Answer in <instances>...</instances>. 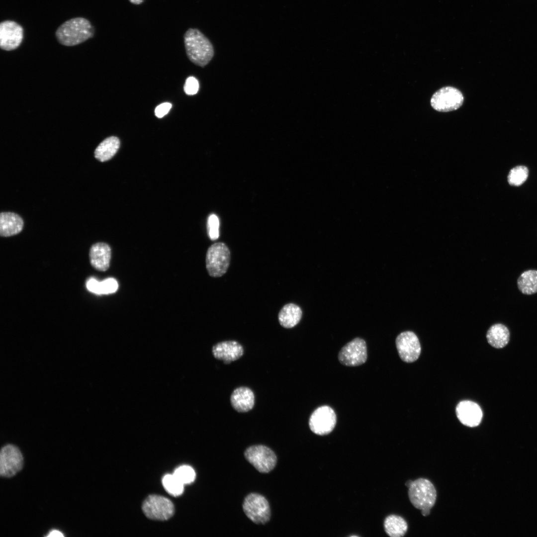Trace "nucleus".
Wrapping results in <instances>:
<instances>
[{
  "label": "nucleus",
  "mask_w": 537,
  "mask_h": 537,
  "mask_svg": "<svg viewBox=\"0 0 537 537\" xmlns=\"http://www.w3.org/2000/svg\"><path fill=\"white\" fill-rule=\"evenodd\" d=\"M120 147L119 139L115 136H110L103 140L96 147L94 157L103 162L111 159L117 153Z\"/></svg>",
  "instance_id": "obj_20"
},
{
  "label": "nucleus",
  "mask_w": 537,
  "mask_h": 537,
  "mask_svg": "<svg viewBox=\"0 0 537 537\" xmlns=\"http://www.w3.org/2000/svg\"><path fill=\"white\" fill-rule=\"evenodd\" d=\"M186 55L193 64L206 65L214 56L213 47L209 39L198 29L189 28L183 36Z\"/></svg>",
  "instance_id": "obj_2"
},
{
  "label": "nucleus",
  "mask_w": 537,
  "mask_h": 537,
  "mask_svg": "<svg viewBox=\"0 0 537 537\" xmlns=\"http://www.w3.org/2000/svg\"><path fill=\"white\" fill-rule=\"evenodd\" d=\"M518 286L523 294L531 295L537 292V270H528L523 272L517 280Z\"/></svg>",
  "instance_id": "obj_23"
},
{
  "label": "nucleus",
  "mask_w": 537,
  "mask_h": 537,
  "mask_svg": "<svg viewBox=\"0 0 537 537\" xmlns=\"http://www.w3.org/2000/svg\"><path fill=\"white\" fill-rule=\"evenodd\" d=\"M486 338L491 346L497 349L502 348L506 346L509 341V331L505 325L496 324L489 329Z\"/></svg>",
  "instance_id": "obj_21"
},
{
  "label": "nucleus",
  "mask_w": 537,
  "mask_h": 537,
  "mask_svg": "<svg viewBox=\"0 0 537 537\" xmlns=\"http://www.w3.org/2000/svg\"><path fill=\"white\" fill-rule=\"evenodd\" d=\"M23 29L16 22L7 20L0 24V47L11 51L18 48L23 38Z\"/></svg>",
  "instance_id": "obj_13"
},
{
  "label": "nucleus",
  "mask_w": 537,
  "mask_h": 537,
  "mask_svg": "<svg viewBox=\"0 0 537 537\" xmlns=\"http://www.w3.org/2000/svg\"><path fill=\"white\" fill-rule=\"evenodd\" d=\"M63 536V534L60 531L56 530L51 531L47 536V537H61Z\"/></svg>",
  "instance_id": "obj_32"
},
{
  "label": "nucleus",
  "mask_w": 537,
  "mask_h": 537,
  "mask_svg": "<svg viewBox=\"0 0 537 537\" xmlns=\"http://www.w3.org/2000/svg\"><path fill=\"white\" fill-rule=\"evenodd\" d=\"M173 475L182 484H190L195 479V472L190 466L182 465L175 470Z\"/></svg>",
  "instance_id": "obj_26"
},
{
  "label": "nucleus",
  "mask_w": 537,
  "mask_h": 537,
  "mask_svg": "<svg viewBox=\"0 0 537 537\" xmlns=\"http://www.w3.org/2000/svg\"><path fill=\"white\" fill-rule=\"evenodd\" d=\"M142 510L150 519L165 521L174 514L173 503L169 499L156 495L148 496L143 502Z\"/></svg>",
  "instance_id": "obj_8"
},
{
  "label": "nucleus",
  "mask_w": 537,
  "mask_h": 537,
  "mask_svg": "<svg viewBox=\"0 0 537 537\" xmlns=\"http://www.w3.org/2000/svg\"><path fill=\"white\" fill-rule=\"evenodd\" d=\"M129 0L131 3H132L133 4H134L138 5V4H140L141 3H142L144 1V0Z\"/></svg>",
  "instance_id": "obj_34"
},
{
  "label": "nucleus",
  "mask_w": 537,
  "mask_h": 537,
  "mask_svg": "<svg viewBox=\"0 0 537 537\" xmlns=\"http://www.w3.org/2000/svg\"><path fill=\"white\" fill-rule=\"evenodd\" d=\"M384 527L386 534L390 537H401L406 534L408 525L403 518L397 515H391L385 519Z\"/></svg>",
  "instance_id": "obj_22"
},
{
  "label": "nucleus",
  "mask_w": 537,
  "mask_h": 537,
  "mask_svg": "<svg viewBox=\"0 0 537 537\" xmlns=\"http://www.w3.org/2000/svg\"><path fill=\"white\" fill-rule=\"evenodd\" d=\"M243 509L247 517L257 524H265L270 518V509L268 500L262 495L251 493L244 500Z\"/></svg>",
  "instance_id": "obj_5"
},
{
  "label": "nucleus",
  "mask_w": 537,
  "mask_h": 537,
  "mask_svg": "<svg viewBox=\"0 0 537 537\" xmlns=\"http://www.w3.org/2000/svg\"><path fill=\"white\" fill-rule=\"evenodd\" d=\"M302 314L299 306L294 303H288L284 305L278 313V322L283 327L291 328L299 322Z\"/></svg>",
  "instance_id": "obj_19"
},
{
  "label": "nucleus",
  "mask_w": 537,
  "mask_h": 537,
  "mask_svg": "<svg viewBox=\"0 0 537 537\" xmlns=\"http://www.w3.org/2000/svg\"><path fill=\"white\" fill-rule=\"evenodd\" d=\"M421 511L422 514L424 516H426L429 515L430 512V509H425L422 510Z\"/></svg>",
  "instance_id": "obj_33"
},
{
  "label": "nucleus",
  "mask_w": 537,
  "mask_h": 537,
  "mask_svg": "<svg viewBox=\"0 0 537 537\" xmlns=\"http://www.w3.org/2000/svg\"><path fill=\"white\" fill-rule=\"evenodd\" d=\"M408 495L412 505L417 509H431L435 504L437 491L432 483L425 478L413 481L409 487Z\"/></svg>",
  "instance_id": "obj_3"
},
{
  "label": "nucleus",
  "mask_w": 537,
  "mask_h": 537,
  "mask_svg": "<svg viewBox=\"0 0 537 537\" xmlns=\"http://www.w3.org/2000/svg\"><path fill=\"white\" fill-rule=\"evenodd\" d=\"M244 456L258 471L264 473L271 471L277 462V457L274 452L263 445L249 447L246 449Z\"/></svg>",
  "instance_id": "obj_7"
},
{
  "label": "nucleus",
  "mask_w": 537,
  "mask_h": 537,
  "mask_svg": "<svg viewBox=\"0 0 537 537\" xmlns=\"http://www.w3.org/2000/svg\"><path fill=\"white\" fill-rule=\"evenodd\" d=\"M94 29L90 22L84 17H75L62 23L55 34L58 42L64 46H73L93 37Z\"/></svg>",
  "instance_id": "obj_1"
},
{
  "label": "nucleus",
  "mask_w": 537,
  "mask_h": 537,
  "mask_svg": "<svg viewBox=\"0 0 537 537\" xmlns=\"http://www.w3.org/2000/svg\"><path fill=\"white\" fill-rule=\"evenodd\" d=\"M212 352L215 358L229 364L240 358L243 355L244 349L237 341H226L214 345Z\"/></svg>",
  "instance_id": "obj_15"
},
{
  "label": "nucleus",
  "mask_w": 537,
  "mask_h": 537,
  "mask_svg": "<svg viewBox=\"0 0 537 537\" xmlns=\"http://www.w3.org/2000/svg\"><path fill=\"white\" fill-rule=\"evenodd\" d=\"M111 249L104 243L93 244L90 250V260L92 266L99 271H105L109 267Z\"/></svg>",
  "instance_id": "obj_16"
},
{
  "label": "nucleus",
  "mask_w": 537,
  "mask_h": 537,
  "mask_svg": "<svg viewBox=\"0 0 537 537\" xmlns=\"http://www.w3.org/2000/svg\"><path fill=\"white\" fill-rule=\"evenodd\" d=\"M233 408L238 412L245 413L252 410L255 404V395L249 388L241 386L236 388L230 397Z\"/></svg>",
  "instance_id": "obj_17"
},
{
  "label": "nucleus",
  "mask_w": 537,
  "mask_h": 537,
  "mask_svg": "<svg viewBox=\"0 0 537 537\" xmlns=\"http://www.w3.org/2000/svg\"><path fill=\"white\" fill-rule=\"evenodd\" d=\"M230 262V252L227 245L222 242L211 245L206 256V267L209 275L218 277L227 271Z\"/></svg>",
  "instance_id": "obj_4"
},
{
  "label": "nucleus",
  "mask_w": 537,
  "mask_h": 537,
  "mask_svg": "<svg viewBox=\"0 0 537 537\" xmlns=\"http://www.w3.org/2000/svg\"><path fill=\"white\" fill-rule=\"evenodd\" d=\"M184 91L188 95L195 94L199 90V83L193 77L187 78L184 85Z\"/></svg>",
  "instance_id": "obj_29"
},
{
  "label": "nucleus",
  "mask_w": 537,
  "mask_h": 537,
  "mask_svg": "<svg viewBox=\"0 0 537 537\" xmlns=\"http://www.w3.org/2000/svg\"><path fill=\"white\" fill-rule=\"evenodd\" d=\"M396 346L401 359L406 362L416 360L421 353V345L416 335L412 331H405L396 338Z\"/></svg>",
  "instance_id": "obj_12"
},
{
  "label": "nucleus",
  "mask_w": 537,
  "mask_h": 537,
  "mask_svg": "<svg viewBox=\"0 0 537 537\" xmlns=\"http://www.w3.org/2000/svg\"><path fill=\"white\" fill-rule=\"evenodd\" d=\"M528 174L529 172L527 167L523 166L516 167L510 171L508 175V182L512 185H520L526 181Z\"/></svg>",
  "instance_id": "obj_25"
},
{
  "label": "nucleus",
  "mask_w": 537,
  "mask_h": 537,
  "mask_svg": "<svg viewBox=\"0 0 537 537\" xmlns=\"http://www.w3.org/2000/svg\"><path fill=\"white\" fill-rule=\"evenodd\" d=\"M219 221L215 214H211L207 220L208 236L212 240L218 239L219 236Z\"/></svg>",
  "instance_id": "obj_27"
},
{
  "label": "nucleus",
  "mask_w": 537,
  "mask_h": 537,
  "mask_svg": "<svg viewBox=\"0 0 537 537\" xmlns=\"http://www.w3.org/2000/svg\"><path fill=\"white\" fill-rule=\"evenodd\" d=\"M412 482H413V481L408 480L405 483V485H406V486H407L409 488L411 486Z\"/></svg>",
  "instance_id": "obj_35"
},
{
  "label": "nucleus",
  "mask_w": 537,
  "mask_h": 537,
  "mask_svg": "<svg viewBox=\"0 0 537 537\" xmlns=\"http://www.w3.org/2000/svg\"><path fill=\"white\" fill-rule=\"evenodd\" d=\"M337 417L334 410L329 406L318 407L311 414L309 420L310 430L320 436L330 433L334 429Z\"/></svg>",
  "instance_id": "obj_9"
},
{
  "label": "nucleus",
  "mask_w": 537,
  "mask_h": 537,
  "mask_svg": "<svg viewBox=\"0 0 537 537\" xmlns=\"http://www.w3.org/2000/svg\"><path fill=\"white\" fill-rule=\"evenodd\" d=\"M339 361L348 366L363 364L367 359V348L365 341L356 338L345 345L338 355Z\"/></svg>",
  "instance_id": "obj_10"
},
{
  "label": "nucleus",
  "mask_w": 537,
  "mask_h": 537,
  "mask_svg": "<svg viewBox=\"0 0 537 537\" xmlns=\"http://www.w3.org/2000/svg\"><path fill=\"white\" fill-rule=\"evenodd\" d=\"M461 92L452 87H445L438 90L431 98V105L439 112H448L458 109L463 104Z\"/></svg>",
  "instance_id": "obj_6"
},
{
  "label": "nucleus",
  "mask_w": 537,
  "mask_h": 537,
  "mask_svg": "<svg viewBox=\"0 0 537 537\" xmlns=\"http://www.w3.org/2000/svg\"><path fill=\"white\" fill-rule=\"evenodd\" d=\"M118 287V282L113 278H108L100 281V294H108L115 292Z\"/></svg>",
  "instance_id": "obj_28"
},
{
  "label": "nucleus",
  "mask_w": 537,
  "mask_h": 537,
  "mask_svg": "<svg viewBox=\"0 0 537 537\" xmlns=\"http://www.w3.org/2000/svg\"><path fill=\"white\" fill-rule=\"evenodd\" d=\"M87 289L90 292L100 295V281L96 279L90 278L86 282Z\"/></svg>",
  "instance_id": "obj_31"
},
{
  "label": "nucleus",
  "mask_w": 537,
  "mask_h": 537,
  "mask_svg": "<svg viewBox=\"0 0 537 537\" xmlns=\"http://www.w3.org/2000/svg\"><path fill=\"white\" fill-rule=\"evenodd\" d=\"M456 414L463 425L469 427L478 426L482 418L480 406L477 403L468 400L461 401L457 404Z\"/></svg>",
  "instance_id": "obj_14"
},
{
  "label": "nucleus",
  "mask_w": 537,
  "mask_h": 537,
  "mask_svg": "<svg viewBox=\"0 0 537 537\" xmlns=\"http://www.w3.org/2000/svg\"><path fill=\"white\" fill-rule=\"evenodd\" d=\"M23 226L22 218L17 214L3 212L0 214V234L2 237H9L21 232Z\"/></svg>",
  "instance_id": "obj_18"
},
{
  "label": "nucleus",
  "mask_w": 537,
  "mask_h": 537,
  "mask_svg": "<svg viewBox=\"0 0 537 537\" xmlns=\"http://www.w3.org/2000/svg\"><path fill=\"white\" fill-rule=\"evenodd\" d=\"M163 485L165 490L174 496H178L183 492V486L174 475L166 474L162 479Z\"/></svg>",
  "instance_id": "obj_24"
},
{
  "label": "nucleus",
  "mask_w": 537,
  "mask_h": 537,
  "mask_svg": "<svg viewBox=\"0 0 537 537\" xmlns=\"http://www.w3.org/2000/svg\"><path fill=\"white\" fill-rule=\"evenodd\" d=\"M172 105L170 102H164L158 105L155 109V115L158 118H162L170 110Z\"/></svg>",
  "instance_id": "obj_30"
},
{
  "label": "nucleus",
  "mask_w": 537,
  "mask_h": 537,
  "mask_svg": "<svg viewBox=\"0 0 537 537\" xmlns=\"http://www.w3.org/2000/svg\"><path fill=\"white\" fill-rule=\"evenodd\" d=\"M22 455L18 448L12 445L4 446L0 453V474L10 477L19 471L23 466Z\"/></svg>",
  "instance_id": "obj_11"
}]
</instances>
